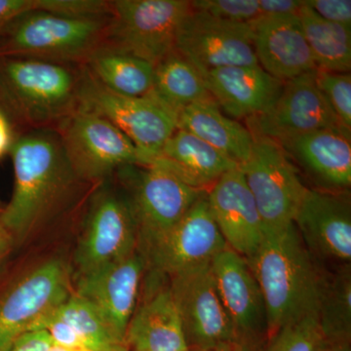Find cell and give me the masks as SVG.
I'll use <instances>...</instances> for the list:
<instances>
[{
    "mask_svg": "<svg viewBox=\"0 0 351 351\" xmlns=\"http://www.w3.org/2000/svg\"><path fill=\"white\" fill-rule=\"evenodd\" d=\"M1 210H2L1 208H0V212H1Z\"/></svg>",
    "mask_w": 351,
    "mask_h": 351,
    "instance_id": "45",
    "label": "cell"
},
{
    "mask_svg": "<svg viewBox=\"0 0 351 351\" xmlns=\"http://www.w3.org/2000/svg\"><path fill=\"white\" fill-rule=\"evenodd\" d=\"M226 248L205 193L170 232L144 249L143 257L158 274L173 277L211 263Z\"/></svg>",
    "mask_w": 351,
    "mask_h": 351,
    "instance_id": "15",
    "label": "cell"
},
{
    "mask_svg": "<svg viewBox=\"0 0 351 351\" xmlns=\"http://www.w3.org/2000/svg\"><path fill=\"white\" fill-rule=\"evenodd\" d=\"M125 180L126 197L145 249L161 239L207 191L193 188L158 164L125 166L117 171Z\"/></svg>",
    "mask_w": 351,
    "mask_h": 351,
    "instance_id": "7",
    "label": "cell"
},
{
    "mask_svg": "<svg viewBox=\"0 0 351 351\" xmlns=\"http://www.w3.org/2000/svg\"><path fill=\"white\" fill-rule=\"evenodd\" d=\"M320 339L317 314H311L279 329L262 351H314Z\"/></svg>",
    "mask_w": 351,
    "mask_h": 351,
    "instance_id": "31",
    "label": "cell"
},
{
    "mask_svg": "<svg viewBox=\"0 0 351 351\" xmlns=\"http://www.w3.org/2000/svg\"><path fill=\"white\" fill-rule=\"evenodd\" d=\"M52 341L44 330H34L21 336L8 351H48Z\"/></svg>",
    "mask_w": 351,
    "mask_h": 351,
    "instance_id": "36",
    "label": "cell"
},
{
    "mask_svg": "<svg viewBox=\"0 0 351 351\" xmlns=\"http://www.w3.org/2000/svg\"><path fill=\"white\" fill-rule=\"evenodd\" d=\"M83 64L0 57V110L14 127L56 129L80 110Z\"/></svg>",
    "mask_w": 351,
    "mask_h": 351,
    "instance_id": "3",
    "label": "cell"
},
{
    "mask_svg": "<svg viewBox=\"0 0 351 351\" xmlns=\"http://www.w3.org/2000/svg\"><path fill=\"white\" fill-rule=\"evenodd\" d=\"M298 18L318 71L350 73L351 27L323 20L306 1H302Z\"/></svg>",
    "mask_w": 351,
    "mask_h": 351,
    "instance_id": "29",
    "label": "cell"
},
{
    "mask_svg": "<svg viewBox=\"0 0 351 351\" xmlns=\"http://www.w3.org/2000/svg\"><path fill=\"white\" fill-rule=\"evenodd\" d=\"M261 16L298 15L302 5L300 0H258Z\"/></svg>",
    "mask_w": 351,
    "mask_h": 351,
    "instance_id": "37",
    "label": "cell"
},
{
    "mask_svg": "<svg viewBox=\"0 0 351 351\" xmlns=\"http://www.w3.org/2000/svg\"><path fill=\"white\" fill-rule=\"evenodd\" d=\"M306 4L323 20L351 27L350 0H306Z\"/></svg>",
    "mask_w": 351,
    "mask_h": 351,
    "instance_id": "35",
    "label": "cell"
},
{
    "mask_svg": "<svg viewBox=\"0 0 351 351\" xmlns=\"http://www.w3.org/2000/svg\"><path fill=\"white\" fill-rule=\"evenodd\" d=\"M321 338L351 341V267L339 265L325 274L317 308Z\"/></svg>",
    "mask_w": 351,
    "mask_h": 351,
    "instance_id": "30",
    "label": "cell"
},
{
    "mask_svg": "<svg viewBox=\"0 0 351 351\" xmlns=\"http://www.w3.org/2000/svg\"><path fill=\"white\" fill-rule=\"evenodd\" d=\"M75 175L86 182L104 181L125 166H145L136 145L107 119L75 112L56 129Z\"/></svg>",
    "mask_w": 351,
    "mask_h": 351,
    "instance_id": "9",
    "label": "cell"
},
{
    "mask_svg": "<svg viewBox=\"0 0 351 351\" xmlns=\"http://www.w3.org/2000/svg\"><path fill=\"white\" fill-rule=\"evenodd\" d=\"M258 66L286 82L317 71L298 15L261 16L249 23Z\"/></svg>",
    "mask_w": 351,
    "mask_h": 351,
    "instance_id": "20",
    "label": "cell"
},
{
    "mask_svg": "<svg viewBox=\"0 0 351 351\" xmlns=\"http://www.w3.org/2000/svg\"><path fill=\"white\" fill-rule=\"evenodd\" d=\"M14 243H15V240H14L12 235L7 232L3 226L0 225V267L5 262Z\"/></svg>",
    "mask_w": 351,
    "mask_h": 351,
    "instance_id": "40",
    "label": "cell"
},
{
    "mask_svg": "<svg viewBox=\"0 0 351 351\" xmlns=\"http://www.w3.org/2000/svg\"><path fill=\"white\" fill-rule=\"evenodd\" d=\"M172 171L193 188L207 191L239 164L193 134L177 129L152 161Z\"/></svg>",
    "mask_w": 351,
    "mask_h": 351,
    "instance_id": "23",
    "label": "cell"
},
{
    "mask_svg": "<svg viewBox=\"0 0 351 351\" xmlns=\"http://www.w3.org/2000/svg\"><path fill=\"white\" fill-rule=\"evenodd\" d=\"M12 196L0 212V225L14 240L25 239L83 182L73 172L55 129H29L15 134L10 152Z\"/></svg>",
    "mask_w": 351,
    "mask_h": 351,
    "instance_id": "1",
    "label": "cell"
},
{
    "mask_svg": "<svg viewBox=\"0 0 351 351\" xmlns=\"http://www.w3.org/2000/svg\"><path fill=\"white\" fill-rule=\"evenodd\" d=\"M314 351H351V341H328L321 338Z\"/></svg>",
    "mask_w": 351,
    "mask_h": 351,
    "instance_id": "41",
    "label": "cell"
},
{
    "mask_svg": "<svg viewBox=\"0 0 351 351\" xmlns=\"http://www.w3.org/2000/svg\"><path fill=\"white\" fill-rule=\"evenodd\" d=\"M15 134L10 120L0 110V159L10 152Z\"/></svg>",
    "mask_w": 351,
    "mask_h": 351,
    "instance_id": "39",
    "label": "cell"
},
{
    "mask_svg": "<svg viewBox=\"0 0 351 351\" xmlns=\"http://www.w3.org/2000/svg\"><path fill=\"white\" fill-rule=\"evenodd\" d=\"M34 8V0H0V25Z\"/></svg>",
    "mask_w": 351,
    "mask_h": 351,
    "instance_id": "38",
    "label": "cell"
},
{
    "mask_svg": "<svg viewBox=\"0 0 351 351\" xmlns=\"http://www.w3.org/2000/svg\"><path fill=\"white\" fill-rule=\"evenodd\" d=\"M175 50L203 75L234 66H258L249 23L230 22L191 11L182 21Z\"/></svg>",
    "mask_w": 351,
    "mask_h": 351,
    "instance_id": "12",
    "label": "cell"
},
{
    "mask_svg": "<svg viewBox=\"0 0 351 351\" xmlns=\"http://www.w3.org/2000/svg\"><path fill=\"white\" fill-rule=\"evenodd\" d=\"M177 129L193 134L240 165L250 156L249 129L221 112L214 99L193 104L178 113Z\"/></svg>",
    "mask_w": 351,
    "mask_h": 351,
    "instance_id": "25",
    "label": "cell"
},
{
    "mask_svg": "<svg viewBox=\"0 0 351 351\" xmlns=\"http://www.w3.org/2000/svg\"><path fill=\"white\" fill-rule=\"evenodd\" d=\"M201 75L221 112L234 120H247L269 110L284 84L260 66H226Z\"/></svg>",
    "mask_w": 351,
    "mask_h": 351,
    "instance_id": "22",
    "label": "cell"
},
{
    "mask_svg": "<svg viewBox=\"0 0 351 351\" xmlns=\"http://www.w3.org/2000/svg\"><path fill=\"white\" fill-rule=\"evenodd\" d=\"M113 351H129V348L125 346H120V348H117V350H113Z\"/></svg>",
    "mask_w": 351,
    "mask_h": 351,
    "instance_id": "43",
    "label": "cell"
},
{
    "mask_svg": "<svg viewBox=\"0 0 351 351\" xmlns=\"http://www.w3.org/2000/svg\"><path fill=\"white\" fill-rule=\"evenodd\" d=\"M191 9L230 22L250 23L261 17L258 0H195Z\"/></svg>",
    "mask_w": 351,
    "mask_h": 351,
    "instance_id": "34",
    "label": "cell"
},
{
    "mask_svg": "<svg viewBox=\"0 0 351 351\" xmlns=\"http://www.w3.org/2000/svg\"><path fill=\"white\" fill-rule=\"evenodd\" d=\"M68 269L51 260L21 277L0 295V351L16 341L71 295Z\"/></svg>",
    "mask_w": 351,
    "mask_h": 351,
    "instance_id": "11",
    "label": "cell"
},
{
    "mask_svg": "<svg viewBox=\"0 0 351 351\" xmlns=\"http://www.w3.org/2000/svg\"><path fill=\"white\" fill-rule=\"evenodd\" d=\"M210 212L228 248L249 260L262 244L265 230L257 204L239 167L207 191Z\"/></svg>",
    "mask_w": 351,
    "mask_h": 351,
    "instance_id": "18",
    "label": "cell"
},
{
    "mask_svg": "<svg viewBox=\"0 0 351 351\" xmlns=\"http://www.w3.org/2000/svg\"><path fill=\"white\" fill-rule=\"evenodd\" d=\"M246 261L265 300L269 338L286 325L317 314L325 271L307 251L294 223L265 233L257 253Z\"/></svg>",
    "mask_w": 351,
    "mask_h": 351,
    "instance_id": "2",
    "label": "cell"
},
{
    "mask_svg": "<svg viewBox=\"0 0 351 351\" xmlns=\"http://www.w3.org/2000/svg\"><path fill=\"white\" fill-rule=\"evenodd\" d=\"M322 191L345 193L351 184L350 132L322 129L279 142Z\"/></svg>",
    "mask_w": 351,
    "mask_h": 351,
    "instance_id": "21",
    "label": "cell"
},
{
    "mask_svg": "<svg viewBox=\"0 0 351 351\" xmlns=\"http://www.w3.org/2000/svg\"><path fill=\"white\" fill-rule=\"evenodd\" d=\"M316 84L341 125L351 131L350 73L316 71Z\"/></svg>",
    "mask_w": 351,
    "mask_h": 351,
    "instance_id": "32",
    "label": "cell"
},
{
    "mask_svg": "<svg viewBox=\"0 0 351 351\" xmlns=\"http://www.w3.org/2000/svg\"><path fill=\"white\" fill-rule=\"evenodd\" d=\"M145 263L144 257L135 252L78 278L75 294L90 302L124 341L136 311Z\"/></svg>",
    "mask_w": 351,
    "mask_h": 351,
    "instance_id": "19",
    "label": "cell"
},
{
    "mask_svg": "<svg viewBox=\"0 0 351 351\" xmlns=\"http://www.w3.org/2000/svg\"><path fill=\"white\" fill-rule=\"evenodd\" d=\"M110 19H71L31 9L0 25V57L84 64L103 43Z\"/></svg>",
    "mask_w": 351,
    "mask_h": 351,
    "instance_id": "4",
    "label": "cell"
},
{
    "mask_svg": "<svg viewBox=\"0 0 351 351\" xmlns=\"http://www.w3.org/2000/svg\"><path fill=\"white\" fill-rule=\"evenodd\" d=\"M80 110L107 119L136 145L149 165L177 130L174 113L149 95L128 97L99 82L83 64ZM78 110V112H80Z\"/></svg>",
    "mask_w": 351,
    "mask_h": 351,
    "instance_id": "6",
    "label": "cell"
},
{
    "mask_svg": "<svg viewBox=\"0 0 351 351\" xmlns=\"http://www.w3.org/2000/svg\"><path fill=\"white\" fill-rule=\"evenodd\" d=\"M90 73L108 89L128 97H145L154 86V66L140 58L99 47L84 64Z\"/></svg>",
    "mask_w": 351,
    "mask_h": 351,
    "instance_id": "28",
    "label": "cell"
},
{
    "mask_svg": "<svg viewBox=\"0 0 351 351\" xmlns=\"http://www.w3.org/2000/svg\"><path fill=\"white\" fill-rule=\"evenodd\" d=\"M253 137L250 156L239 169L257 204L265 233L280 232L294 223L308 189L278 143Z\"/></svg>",
    "mask_w": 351,
    "mask_h": 351,
    "instance_id": "8",
    "label": "cell"
},
{
    "mask_svg": "<svg viewBox=\"0 0 351 351\" xmlns=\"http://www.w3.org/2000/svg\"><path fill=\"white\" fill-rule=\"evenodd\" d=\"M219 299L230 321L234 351H262L269 339L267 307L248 263L226 248L212 260Z\"/></svg>",
    "mask_w": 351,
    "mask_h": 351,
    "instance_id": "10",
    "label": "cell"
},
{
    "mask_svg": "<svg viewBox=\"0 0 351 351\" xmlns=\"http://www.w3.org/2000/svg\"><path fill=\"white\" fill-rule=\"evenodd\" d=\"M189 11L186 0H113L101 46L156 66L175 50L178 31Z\"/></svg>",
    "mask_w": 351,
    "mask_h": 351,
    "instance_id": "5",
    "label": "cell"
},
{
    "mask_svg": "<svg viewBox=\"0 0 351 351\" xmlns=\"http://www.w3.org/2000/svg\"><path fill=\"white\" fill-rule=\"evenodd\" d=\"M316 71L284 82L282 90L267 112L247 119L252 135L282 142L309 132L343 129L341 122L316 84Z\"/></svg>",
    "mask_w": 351,
    "mask_h": 351,
    "instance_id": "14",
    "label": "cell"
},
{
    "mask_svg": "<svg viewBox=\"0 0 351 351\" xmlns=\"http://www.w3.org/2000/svg\"><path fill=\"white\" fill-rule=\"evenodd\" d=\"M149 95L174 113L176 119L189 106L214 99L199 71L176 50L154 66Z\"/></svg>",
    "mask_w": 351,
    "mask_h": 351,
    "instance_id": "27",
    "label": "cell"
},
{
    "mask_svg": "<svg viewBox=\"0 0 351 351\" xmlns=\"http://www.w3.org/2000/svg\"><path fill=\"white\" fill-rule=\"evenodd\" d=\"M48 351H88L83 350H76V348H64V346H57L52 343L51 345L49 350Z\"/></svg>",
    "mask_w": 351,
    "mask_h": 351,
    "instance_id": "42",
    "label": "cell"
},
{
    "mask_svg": "<svg viewBox=\"0 0 351 351\" xmlns=\"http://www.w3.org/2000/svg\"><path fill=\"white\" fill-rule=\"evenodd\" d=\"M137 242V226L126 198L103 189L92 201L76 252L80 274L129 257Z\"/></svg>",
    "mask_w": 351,
    "mask_h": 351,
    "instance_id": "16",
    "label": "cell"
},
{
    "mask_svg": "<svg viewBox=\"0 0 351 351\" xmlns=\"http://www.w3.org/2000/svg\"><path fill=\"white\" fill-rule=\"evenodd\" d=\"M125 343L133 351H189L170 287L157 291L135 311Z\"/></svg>",
    "mask_w": 351,
    "mask_h": 351,
    "instance_id": "24",
    "label": "cell"
},
{
    "mask_svg": "<svg viewBox=\"0 0 351 351\" xmlns=\"http://www.w3.org/2000/svg\"><path fill=\"white\" fill-rule=\"evenodd\" d=\"M294 225L316 262L350 265L351 206L346 191L307 189Z\"/></svg>",
    "mask_w": 351,
    "mask_h": 351,
    "instance_id": "17",
    "label": "cell"
},
{
    "mask_svg": "<svg viewBox=\"0 0 351 351\" xmlns=\"http://www.w3.org/2000/svg\"><path fill=\"white\" fill-rule=\"evenodd\" d=\"M53 313L61 322L64 339L69 348L113 351L126 345L101 313L80 295H69Z\"/></svg>",
    "mask_w": 351,
    "mask_h": 351,
    "instance_id": "26",
    "label": "cell"
},
{
    "mask_svg": "<svg viewBox=\"0 0 351 351\" xmlns=\"http://www.w3.org/2000/svg\"><path fill=\"white\" fill-rule=\"evenodd\" d=\"M34 9L80 20L108 19L112 1L108 0H34Z\"/></svg>",
    "mask_w": 351,
    "mask_h": 351,
    "instance_id": "33",
    "label": "cell"
},
{
    "mask_svg": "<svg viewBox=\"0 0 351 351\" xmlns=\"http://www.w3.org/2000/svg\"><path fill=\"white\" fill-rule=\"evenodd\" d=\"M217 351H234V350H232V348H221V350H219Z\"/></svg>",
    "mask_w": 351,
    "mask_h": 351,
    "instance_id": "44",
    "label": "cell"
},
{
    "mask_svg": "<svg viewBox=\"0 0 351 351\" xmlns=\"http://www.w3.org/2000/svg\"><path fill=\"white\" fill-rule=\"evenodd\" d=\"M171 280L189 350L232 348V327L219 299L211 263L171 277Z\"/></svg>",
    "mask_w": 351,
    "mask_h": 351,
    "instance_id": "13",
    "label": "cell"
}]
</instances>
